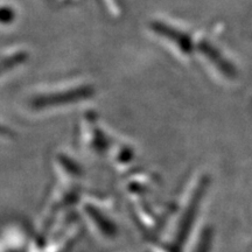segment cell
Masks as SVG:
<instances>
[{"label": "cell", "instance_id": "cell-1", "mask_svg": "<svg viewBox=\"0 0 252 252\" xmlns=\"http://www.w3.org/2000/svg\"><path fill=\"white\" fill-rule=\"evenodd\" d=\"M94 87L86 80H69L32 91L24 108L33 115H47L69 109L94 97Z\"/></svg>", "mask_w": 252, "mask_h": 252}, {"label": "cell", "instance_id": "cell-2", "mask_svg": "<svg viewBox=\"0 0 252 252\" xmlns=\"http://www.w3.org/2000/svg\"><path fill=\"white\" fill-rule=\"evenodd\" d=\"M149 34L176 60L190 63L195 59V34L168 18L157 17L146 25Z\"/></svg>", "mask_w": 252, "mask_h": 252}, {"label": "cell", "instance_id": "cell-3", "mask_svg": "<svg viewBox=\"0 0 252 252\" xmlns=\"http://www.w3.org/2000/svg\"><path fill=\"white\" fill-rule=\"evenodd\" d=\"M81 144L83 149L93 156H100L112 149L113 144L103 125H100L94 117L83 118L81 122Z\"/></svg>", "mask_w": 252, "mask_h": 252}, {"label": "cell", "instance_id": "cell-4", "mask_svg": "<svg viewBox=\"0 0 252 252\" xmlns=\"http://www.w3.org/2000/svg\"><path fill=\"white\" fill-rule=\"evenodd\" d=\"M28 59V53L23 48H8L7 53L2 54V76H5L6 71H13L19 68V65Z\"/></svg>", "mask_w": 252, "mask_h": 252}]
</instances>
